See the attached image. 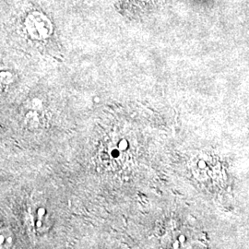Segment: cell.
Listing matches in <instances>:
<instances>
[{"mask_svg": "<svg viewBox=\"0 0 249 249\" xmlns=\"http://www.w3.org/2000/svg\"><path fill=\"white\" fill-rule=\"evenodd\" d=\"M24 26L27 33L36 39H44L51 35L52 23L45 14L39 11H33L28 14Z\"/></svg>", "mask_w": 249, "mask_h": 249, "instance_id": "obj_1", "label": "cell"}]
</instances>
